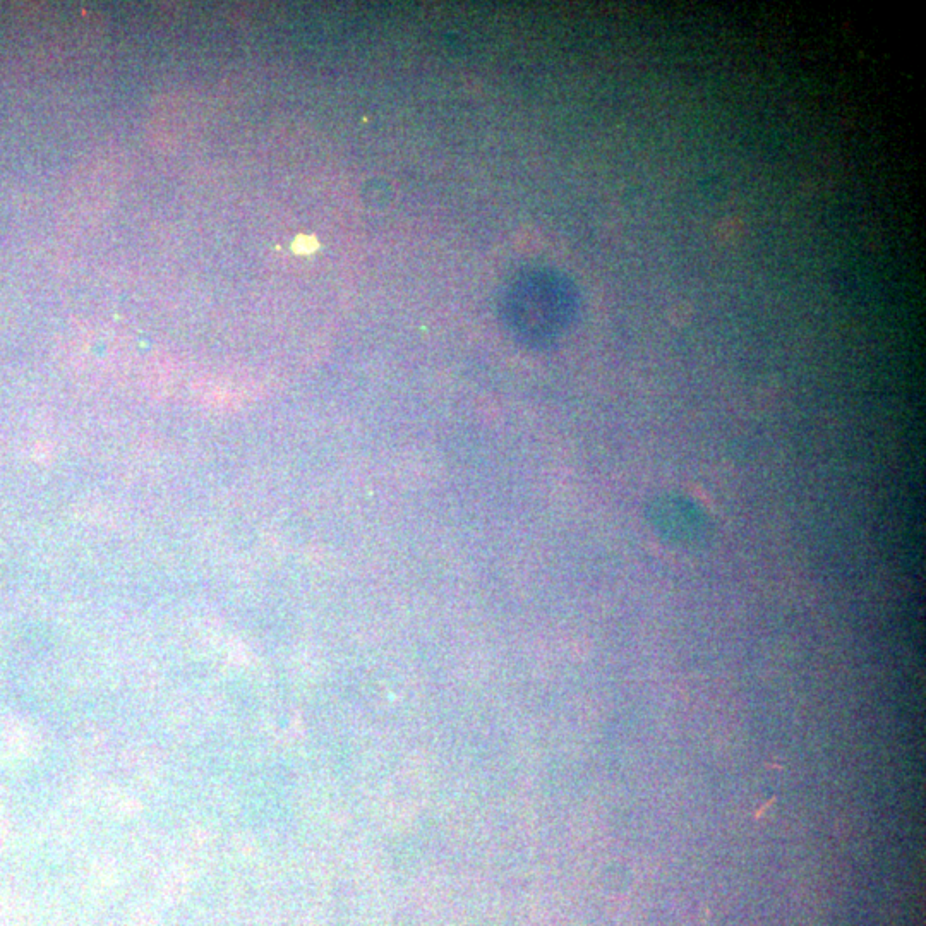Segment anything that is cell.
Returning <instances> with one entry per match:
<instances>
[{"label":"cell","mask_w":926,"mask_h":926,"mask_svg":"<svg viewBox=\"0 0 926 926\" xmlns=\"http://www.w3.org/2000/svg\"><path fill=\"white\" fill-rule=\"evenodd\" d=\"M649 520L659 536L676 546H698L710 536V522L704 510L678 494H666L652 501Z\"/></svg>","instance_id":"6da1fadb"}]
</instances>
